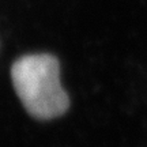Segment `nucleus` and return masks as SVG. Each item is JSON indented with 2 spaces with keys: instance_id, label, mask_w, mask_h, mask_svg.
<instances>
[{
  "instance_id": "obj_1",
  "label": "nucleus",
  "mask_w": 147,
  "mask_h": 147,
  "mask_svg": "<svg viewBox=\"0 0 147 147\" xmlns=\"http://www.w3.org/2000/svg\"><path fill=\"white\" fill-rule=\"evenodd\" d=\"M11 79L26 112L38 120H53L69 106L60 82V67L52 55H27L12 64Z\"/></svg>"
}]
</instances>
